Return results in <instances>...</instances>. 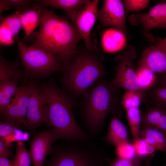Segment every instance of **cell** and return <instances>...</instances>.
<instances>
[{"instance_id": "obj_1", "label": "cell", "mask_w": 166, "mask_h": 166, "mask_svg": "<svg viewBox=\"0 0 166 166\" xmlns=\"http://www.w3.org/2000/svg\"><path fill=\"white\" fill-rule=\"evenodd\" d=\"M103 78L95 81L81 96V121L92 140L100 133L109 113L119 118L124 113L121 88L111 86Z\"/></svg>"}, {"instance_id": "obj_2", "label": "cell", "mask_w": 166, "mask_h": 166, "mask_svg": "<svg viewBox=\"0 0 166 166\" xmlns=\"http://www.w3.org/2000/svg\"><path fill=\"white\" fill-rule=\"evenodd\" d=\"M40 89L46 105L45 123L55 130L59 139H90L74 116L73 109L77 105L74 97L60 88L53 80Z\"/></svg>"}, {"instance_id": "obj_3", "label": "cell", "mask_w": 166, "mask_h": 166, "mask_svg": "<svg viewBox=\"0 0 166 166\" xmlns=\"http://www.w3.org/2000/svg\"><path fill=\"white\" fill-rule=\"evenodd\" d=\"M39 31L34 45L59 56L63 61L78 51L82 39L75 26L43 6Z\"/></svg>"}, {"instance_id": "obj_4", "label": "cell", "mask_w": 166, "mask_h": 166, "mask_svg": "<svg viewBox=\"0 0 166 166\" xmlns=\"http://www.w3.org/2000/svg\"><path fill=\"white\" fill-rule=\"evenodd\" d=\"M61 78L65 90L74 97L81 96L98 79L107 75L97 55L92 51H78L64 61Z\"/></svg>"}, {"instance_id": "obj_5", "label": "cell", "mask_w": 166, "mask_h": 166, "mask_svg": "<svg viewBox=\"0 0 166 166\" xmlns=\"http://www.w3.org/2000/svg\"><path fill=\"white\" fill-rule=\"evenodd\" d=\"M42 166H108L104 148L92 140H63L52 144Z\"/></svg>"}, {"instance_id": "obj_6", "label": "cell", "mask_w": 166, "mask_h": 166, "mask_svg": "<svg viewBox=\"0 0 166 166\" xmlns=\"http://www.w3.org/2000/svg\"><path fill=\"white\" fill-rule=\"evenodd\" d=\"M17 46L22 65L27 75L39 79L62 71L64 61L59 56L34 45L28 46L20 40Z\"/></svg>"}, {"instance_id": "obj_7", "label": "cell", "mask_w": 166, "mask_h": 166, "mask_svg": "<svg viewBox=\"0 0 166 166\" xmlns=\"http://www.w3.org/2000/svg\"><path fill=\"white\" fill-rule=\"evenodd\" d=\"M135 48L132 45L128 46L117 57L118 63L116 66L114 77L110 81V85L127 90L135 91L142 95L143 101L147 105L146 93L140 86L132 61L136 57Z\"/></svg>"}, {"instance_id": "obj_8", "label": "cell", "mask_w": 166, "mask_h": 166, "mask_svg": "<svg viewBox=\"0 0 166 166\" xmlns=\"http://www.w3.org/2000/svg\"><path fill=\"white\" fill-rule=\"evenodd\" d=\"M129 20L132 25L140 24L144 38L152 41L153 38L149 35V31L157 28L166 29V2L156 4L147 13L132 14Z\"/></svg>"}, {"instance_id": "obj_9", "label": "cell", "mask_w": 166, "mask_h": 166, "mask_svg": "<svg viewBox=\"0 0 166 166\" xmlns=\"http://www.w3.org/2000/svg\"><path fill=\"white\" fill-rule=\"evenodd\" d=\"M99 0L89 1L77 12L73 25L84 41L87 49L92 51L93 46L90 36L98 16Z\"/></svg>"}, {"instance_id": "obj_10", "label": "cell", "mask_w": 166, "mask_h": 166, "mask_svg": "<svg viewBox=\"0 0 166 166\" xmlns=\"http://www.w3.org/2000/svg\"><path fill=\"white\" fill-rule=\"evenodd\" d=\"M124 6L120 0H105L102 7L98 11L97 17L102 26L113 27L125 35L127 32Z\"/></svg>"}, {"instance_id": "obj_11", "label": "cell", "mask_w": 166, "mask_h": 166, "mask_svg": "<svg viewBox=\"0 0 166 166\" xmlns=\"http://www.w3.org/2000/svg\"><path fill=\"white\" fill-rule=\"evenodd\" d=\"M30 93L24 125L33 131L45 122L46 105L42 92L34 82H30Z\"/></svg>"}, {"instance_id": "obj_12", "label": "cell", "mask_w": 166, "mask_h": 166, "mask_svg": "<svg viewBox=\"0 0 166 166\" xmlns=\"http://www.w3.org/2000/svg\"><path fill=\"white\" fill-rule=\"evenodd\" d=\"M30 90V82H25L19 87L17 93L4 111L2 117L4 120L24 125Z\"/></svg>"}, {"instance_id": "obj_13", "label": "cell", "mask_w": 166, "mask_h": 166, "mask_svg": "<svg viewBox=\"0 0 166 166\" xmlns=\"http://www.w3.org/2000/svg\"><path fill=\"white\" fill-rule=\"evenodd\" d=\"M59 140L56 132L52 128L37 135L30 143L29 151L34 166H42L49 154L53 143Z\"/></svg>"}, {"instance_id": "obj_14", "label": "cell", "mask_w": 166, "mask_h": 166, "mask_svg": "<svg viewBox=\"0 0 166 166\" xmlns=\"http://www.w3.org/2000/svg\"><path fill=\"white\" fill-rule=\"evenodd\" d=\"M138 64L147 66L157 75H166V51L156 45H151L143 51Z\"/></svg>"}, {"instance_id": "obj_15", "label": "cell", "mask_w": 166, "mask_h": 166, "mask_svg": "<svg viewBox=\"0 0 166 166\" xmlns=\"http://www.w3.org/2000/svg\"><path fill=\"white\" fill-rule=\"evenodd\" d=\"M43 6L39 3L27 10L21 11H16L19 17L22 28L25 32L26 38L40 25Z\"/></svg>"}, {"instance_id": "obj_16", "label": "cell", "mask_w": 166, "mask_h": 166, "mask_svg": "<svg viewBox=\"0 0 166 166\" xmlns=\"http://www.w3.org/2000/svg\"><path fill=\"white\" fill-rule=\"evenodd\" d=\"M153 127L166 135V109L148 107L141 116V127Z\"/></svg>"}, {"instance_id": "obj_17", "label": "cell", "mask_w": 166, "mask_h": 166, "mask_svg": "<svg viewBox=\"0 0 166 166\" xmlns=\"http://www.w3.org/2000/svg\"><path fill=\"white\" fill-rule=\"evenodd\" d=\"M103 140L115 147L122 143L129 141L127 130L117 116L113 115L106 136Z\"/></svg>"}, {"instance_id": "obj_18", "label": "cell", "mask_w": 166, "mask_h": 166, "mask_svg": "<svg viewBox=\"0 0 166 166\" xmlns=\"http://www.w3.org/2000/svg\"><path fill=\"white\" fill-rule=\"evenodd\" d=\"M101 42L105 51L113 53L125 47L126 39L124 33L116 29L111 28L104 32L102 36Z\"/></svg>"}, {"instance_id": "obj_19", "label": "cell", "mask_w": 166, "mask_h": 166, "mask_svg": "<svg viewBox=\"0 0 166 166\" xmlns=\"http://www.w3.org/2000/svg\"><path fill=\"white\" fill-rule=\"evenodd\" d=\"M88 0H39L38 2L44 6H51L63 10L73 24L77 11L87 4Z\"/></svg>"}, {"instance_id": "obj_20", "label": "cell", "mask_w": 166, "mask_h": 166, "mask_svg": "<svg viewBox=\"0 0 166 166\" xmlns=\"http://www.w3.org/2000/svg\"><path fill=\"white\" fill-rule=\"evenodd\" d=\"M139 138L144 140L156 151L166 152V135L159 129L153 127H141Z\"/></svg>"}, {"instance_id": "obj_21", "label": "cell", "mask_w": 166, "mask_h": 166, "mask_svg": "<svg viewBox=\"0 0 166 166\" xmlns=\"http://www.w3.org/2000/svg\"><path fill=\"white\" fill-rule=\"evenodd\" d=\"M27 75L20 68L18 61H10L0 56V80H10L18 82L26 79Z\"/></svg>"}, {"instance_id": "obj_22", "label": "cell", "mask_w": 166, "mask_h": 166, "mask_svg": "<svg viewBox=\"0 0 166 166\" xmlns=\"http://www.w3.org/2000/svg\"><path fill=\"white\" fill-rule=\"evenodd\" d=\"M18 81L10 80H0V114L2 117L6 107L17 93Z\"/></svg>"}, {"instance_id": "obj_23", "label": "cell", "mask_w": 166, "mask_h": 166, "mask_svg": "<svg viewBox=\"0 0 166 166\" xmlns=\"http://www.w3.org/2000/svg\"><path fill=\"white\" fill-rule=\"evenodd\" d=\"M135 71L140 88L145 92L152 89L157 84V74L147 66L138 64Z\"/></svg>"}, {"instance_id": "obj_24", "label": "cell", "mask_w": 166, "mask_h": 166, "mask_svg": "<svg viewBox=\"0 0 166 166\" xmlns=\"http://www.w3.org/2000/svg\"><path fill=\"white\" fill-rule=\"evenodd\" d=\"M133 141L139 138L141 128L142 113L140 107H132L125 109Z\"/></svg>"}, {"instance_id": "obj_25", "label": "cell", "mask_w": 166, "mask_h": 166, "mask_svg": "<svg viewBox=\"0 0 166 166\" xmlns=\"http://www.w3.org/2000/svg\"><path fill=\"white\" fill-rule=\"evenodd\" d=\"M149 103L154 107L166 109V87L150 90L146 93Z\"/></svg>"}, {"instance_id": "obj_26", "label": "cell", "mask_w": 166, "mask_h": 166, "mask_svg": "<svg viewBox=\"0 0 166 166\" xmlns=\"http://www.w3.org/2000/svg\"><path fill=\"white\" fill-rule=\"evenodd\" d=\"M38 1L31 0H1L0 13L10 7L15 8L16 11H21L37 4Z\"/></svg>"}, {"instance_id": "obj_27", "label": "cell", "mask_w": 166, "mask_h": 166, "mask_svg": "<svg viewBox=\"0 0 166 166\" xmlns=\"http://www.w3.org/2000/svg\"><path fill=\"white\" fill-rule=\"evenodd\" d=\"M13 161L14 166H30L32 160L29 152L22 141L17 143L16 154Z\"/></svg>"}, {"instance_id": "obj_28", "label": "cell", "mask_w": 166, "mask_h": 166, "mask_svg": "<svg viewBox=\"0 0 166 166\" xmlns=\"http://www.w3.org/2000/svg\"><path fill=\"white\" fill-rule=\"evenodd\" d=\"M0 18V24L5 26L14 38H16L22 28L19 17L17 12L5 17L1 16Z\"/></svg>"}, {"instance_id": "obj_29", "label": "cell", "mask_w": 166, "mask_h": 166, "mask_svg": "<svg viewBox=\"0 0 166 166\" xmlns=\"http://www.w3.org/2000/svg\"><path fill=\"white\" fill-rule=\"evenodd\" d=\"M143 101L142 96L138 92L127 90L122 96V104L124 109L140 107Z\"/></svg>"}, {"instance_id": "obj_30", "label": "cell", "mask_w": 166, "mask_h": 166, "mask_svg": "<svg viewBox=\"0 0 166 166\" xmlns=\"http://www.w3.org/2000/svg\"><path fill=\"white\" fill-rule=\"evenodd\" d=\"M116 152L117 157L124 159L131 160L137 156L134 145L129 141L119 144L116 147Z\"/></svg>"}, {"instance_id": "obj_31", "label": "cell", "mask_w": 166, "mask_h": 166, "mask_svg": "<svg viewBox=\"0 0 166 166\" xmlns=\"http://www.w3.org/2000/svg\"><path fill=\"white\" fill-rule=\"evenodd\" d=\"M132 143L138 157H145L152 155L156 151L152 147L140 138L133 141Z\"/></svg>"}, {"instance_id": "obj_32", "label": "cell", "mask_w": 166, "mask_h": 166, "mask_svg": "<svg viewBox=\"0 0 166 166\" xmlns=\"http://www.w3.org/2000/svg\"><path fill=\"white\" fill-rule=\"evenodd\" d=\"M21 124L16 122L4 120L0 122V138L12 134L16 128L21 129Z\"/></svg>"}, {"instance_id": "obj_33", "label": "cell", "mask_w": 166, "mask_h": 166, "mask_svg": "<svg viewBox=\"0 0 166 166\" xmlns=\"http://www.w3.org/2000/svg\"><path fill=\"white\" fill-rule=\"evenodd\" d=\"M149 2L147 0H125L124 1V5L126 12L136 11L145 8Z\"/></svg>"}, {"instance_id": "obj_34", "label": "cell", "mask_w": 166, "mask_h": 166, "mask_svg": "<svg viewBox=\"0 0 166 166\" xmlns=\"http://www.w3.org/2000/svg\"><path fill=\"white\" fill-rule=\"evenodd\" d=\"M30 138L29 134L26 132H23L20 129L16 128L11 134L5 136L3 139L8 144L15 141H22L28 140Z\"/></svg>"}, {"instance_id": "obj_35", "label": "cell", "mask_w": 166, "mask_h": 166, "mask_svg": "<svg viewBox=\"0 0 166 166\" xmlns=\"http://www.w3.org/2000/svg\"><path fill=\"white\" fill-rule=\"evenodd\" d=\"M142 158L137 156L135 159L130 160L117 157L111 161L108 166H141Z\"/></svg>"}, {"instance_id": "obj_36", "label": "cell", "mask_w": 166, "mask_h": 166, "mask_svg": "<svg viewBox=\"0 0 166 166\" xmlns=\"http://www.w3.org/2000/svg\"><path fill=\"white\" fill-rule=\"evenodd\" d=\"M0 43L3 45L9 46L14 42V38L10 30L4 25L0 24Z\"/></svg>"}, {"instance_id": "obj_37", "label": "cell", "mask_w": 166, "mask_h": 166, "mask_svg": "<svg viewBox=\"0 0 166 166\" xmlns=\"http://www.w3.org/2000/svg\"><path fill=\"white\" fill-rule=\"evenodd\" d=\"M12 154L11 144H7L3 140H0V157H10Z\"/></svg>"}, {"instance_id": "obj_38", "label": "cell", "mask_w": 166, "mask_h": 166, "mask_svg": "<svg viewBox=\"0 0 166 166\" xmlns=\"http://www.w3.org/2000/svg\"><path fill=\"white\" fill-rule=\"evenodd\" d=\"M155 45L161 49L166 51V37L164 38L158 39Z\"/></svg>"}, {"instance_id": "obj_39", "label": "cell", "mask_w": 166, "mask_h": 166, "mask_svg": "<svg viewBox=\"0 0 166 166\" xmlns=\"http://www.w3.org/2000/svg\"><path fill=\"white\" fill-rule=\"evenodd\" d=\"M0 166H14L13 161L10 160L7 157H1Z\"/></svg>"}, {"instance_id": "obj_40", "label": "cell", "mask_w": 166, "mask_h": 166, "mask_svg": "<svg viewBox=\"0 0 166 166\" xmlns=\"http://www.w3.org/2000/svg\"><path fill=\"white\" fill-rule=\"evenodd\" d=\"M158 85V88L166 87V75L163 76L160 78Z\"/></svg>"}, {"instance_id": "obj_41", "label": "cell", "mask_w": 166, "mask_h": 166, "mask_svg": "<svg viewBox=\"0 0 166 166\" xmlns=\"http://www.w3.org/2000/svg\"><path fill=\"white\" fill-rule=\"evenodd\" d=\"M165 166H166V165H165Z\"/></svg>"}]
</instances>
